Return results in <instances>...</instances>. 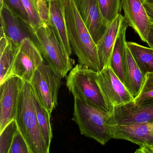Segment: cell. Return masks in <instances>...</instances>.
<instances>
[{"mask_svg":"<svg viewBox=\"0 0 153 153\" xmlns=\"http://www.w3.org/2000/svg\"><path fill=\"white\" fill-rule=\"evenodd\" d=\"M65 16L71 50L79 64L96 71L102 70L97 45L81 19L73 0H66Z\"/></svg>","mask_w":153,"mask_h":153,"instance_id":"cell-1","label":"cell"},{"mask_svg":"<svg viewBox=\"0 0 153 153\" xmlns=\"http://www.w3.org/2000/svg\"><path fill=\"white\" fill-rule=\"evenodd\" d=\"M36 97L29 82L24 81L19 95L16 121L31 153H49L38 123Z\"/></svg>","mask_w":153,"mask_h":153,"instance_id":"cell-2","label":"cell"},{"mask_svg":"<svg viewBox=\"0 0 153 153\" xmlns=\"http://www.w3.org/2000/svg\"><path fill=\"white\" fill-rule=\"evenodd\" d=\"M72 120L77 124L80 133L105 145L114 139V126L111 115L85 101L74 98Z\"/></svg>","mask_w":153,"mask_h":153,"instance_id":"cell-3","label":"cell"},{"mask_svg":"<svg viewBox=\"0 0 153 153\" xmlns=\"http://www.w3.org/2000/svg\"><path fill=\"white\" fill-rule=\"evenodd\" d=\"M31 40L53 71L62 78L72 68L70 58L62 48L55 33L45 22L27 25Z\"/></svg>","mask_w":153,"mask_h":153,"instance_id":"cell-4","label":"cell"},{"mask_svg":"<svg viewBox=\"0 0 153 153\" xmlns=\"http://www.w3.org/2000/svg\"><path fill=\"white\" fill-rule=\"evenodd\" d=\"M97 71L79 64L70 71L66 79V86L74 98L108 112L105 101L97 81Z\"/></svg>","mask_w":153,"mask_h":153,"instance_id":"cell-5","label":"cell"},{"mask_svg":"<svg viewBox=\"0 0 153 153\" xmlns=\"http://www.w3.org/2000/svg\"><path fill=\"white\" fill-rule=\"evenodd\" d=\"M62 79L43 62L36 71L29 83L36 98L51 115L58 105Z\"/></svg>","mask_w":153,"mask_h":153,"instance_id":"cell-6","label":"cell"},{"mask_svg":"<svg viewBox=\"0 0 153 153\" xmlns=\"http://www.w3.org/2000/svg\"><path fill=\"white\" fill-rule=\"evenodd\" d=\"M97 81L110 114L114 108L134 102V98L124 83L110 66L97 71Z\"/></svg>","mask_w":153,"mask_h":153,"instance_id":"cell-7","label":"cell"},{"mask_svg":"<svg viewBox=\"0 0 153 153\" xmlns=\"http://www.w3.org/2000/svg\"><path fill=\"white\" fill-rule=\"evenodd\" d=\"M44 58L30 38L23 40L19 45L12 68L11 76L19 77L30 83Z\"/></svg>","mask_w":153,"mask_h":153,"instance_id":"cell-8","label":"cell"},{"mask_svg":"<svg viewBox=\"0 0 153 153\" xmlns=\"http://www.w3.org/2000/svg\"><path fill=\"white\" fill-rule=\"evenodd\" d=\"M23 83L24 81L19 77L13 76L0 84V132L16 119Z\"/></svg>","mask_w":153,"mask_h":153,"instance_id":"cell-9","label":"cell"},{"mask_svg":"<svg viewBox=\"0 0 153 153\" xmlns=\"http://www.w3.org/2000/svg\"><path fill=\"white\" fill-rule=\"evenodd\" d=\"M111 115L113 125L153 122V98L138 105L132 102L116 107Z\"/></svg>","mask_w":153,"mask_h":153,"instance_id":"cell-10","label":"cell"},{"mask_svg":"<svg viewBox=\"0 0 153 153\" xmlns=\"http://www.w3.org/2000/svg\"><path fill=\"white\" fill-rule=\"evenodd\" d=\"M77 10L96 45L104 33L105 25L98 0H73Z\"/></svg>","mask_w":153,"mask_h":153,"instance_id":"cell-11","label":"cell"},{"mask_svg":"<svg viewBox=\"0 0 153 153\" xmlns=\"http://www.w3.org/2000/svg\"><path fill=\"white\" fill-rule=\"evenodd\" d=\"M124 19L139 36L141 41L148 44L150 30L149 18L142 0H121Z\"/></svg>","mask_w":153,"mask_h":153,"instance_id":"cell-12","label":"cell"},{"mask_svg":"<svg viewBox=\"0 0 153 153\" xmlns=\"http://www.w3.org/2000/svg\"><path fill=\"white\" fill-rule=\"evenodd\" d=\"M65 6L66 0H49L48 17L45 23L54 32L64 51L70 57L72 51L67 31Z\"/></svg>","mask_w":153,"mask_h":153,"instance_id":"cell-13","label":"cell"},{"mask_svg":"<svg viewBox=\"0 0 153 153\" xmlns=\"http://www.w3.org/2000/svg\"><path fill=\"white\" fill-rule=\"evenodd\" d=\"M114 139L128 140L140 146H153V122L114 125Z\"/></svg>","mask_w":153,"mask_h":153,"instance_id":"cell-14","label":"cell"},{"mask_svg":"<svg viewBox=\"0 0 153 153\" xmlns=\"http://www.w3.org/2000/svg\"><path fill=\"white\" fill-rule=\"evenodd\" d=\"M0 18L4 33L16 46L19 47L23 40L30 38L27 25L4 5H1Z\"/></svg>","mask_w":153,"mask_h":153,"instance_id":"cell-15","label":"cell"},{"mask_svg":"<svg viewBox=\"0 0 153 153\" xmlns=\"http://www.w3.org/2000/svg\"><path fill=\"white\" fill-rule=\"evenodd\" d=\"M123 83L135 99L140 93L146 75L139 68L127 43L123 58Z\"/></svg>","mask_w":153,"mask_h":153,"instance_id":"cell-16","label":"cell"},{"mask_svg":"<svg viewBox=\"0 0 153 153\" xmlns=\"http://www.w3.org/2000/svg\"><path fill=\"white\" fill-rule=\"evenodd\" d=\"M123 16L121 13L107 27L104 33L97 44L101 68L109 67L110 59Z\"/></svg>","mask_w":153,"mask_h":153,"instance_id":"cell-17","label":"cell"},{"mask_svg":"<svg viewBox=\"0 0 153 153\" xmlns=\"http://www.w3.org/2000/svg\"><path fill=\"white\" fill-rule=\"evenodd\" d=\"M19 46H16L0 29V84L11 76L12 68Z\"/></svg>","mask_w":153,"mask_h":153,"instance_id":"cell-18","label":"cell"},{"mask_svg":"<svg viewBox=\"0 0 153 153\" xmlns=\"http://www.w3.org/2000/svg\"><path fill=\"white\" fill-rule=\"evenodd\" d=\"M128 23L123 17L110 59L109 66L119 78L124 82L123 61L126 45V32Z\"/></svg>","mask_w":153,"mask_h":153,"instance_id":"cell-19","label":"cell"},{"mask_svg":"<svg viewBox=\"0 0 153 153\" xmlns=\"http://www.w3.org/2000/svg\"><path fill=\"white\" fill-rule=\"evenodd\" d=\"M126 43L141 72L145 75L153 72V48L134 42H127Z\"/></svg>","mask_w":153,"mask_h":153,"instance_id":"cell-20","label":"cell"},{"mask_svg":"<svg viewBox=\"0 0 153 153\" xmlns=\"http://www.w3.org/2000/svg\"><path fill=\"white\" fill-rule=\"evenodd\" d=\"M36 109L41 133L47 149L50 150L53 138L51 125V115L36 98Z\"/></svg>","mask_w":153,"mask_h":153,"instance_id":"cell-21","label":"cell"},{"mask_svg":"<svg viewBox=\"0 0 153 153\" xmlns=\"http://www.w3.org/2000/svg\"><path fill=\"white\" fill-rule=\"evenodd\" d=\"M101 12L107 26L121 11V0H98Z\"/></svg>","mask_w":153,"mask_h":153,"instance_id":"cell-22","label":"cell"},{"mask_svg":"<svg viewBox=\"0 0 153 153\" xmlns=\"http://www.w3.org/2000/svg\"><path fill=\"white\" fill-rule=\"evenodd\" d=\"M18 129L16 121L14 120L0 132V153H9L13 138Z\"/></svg>","mask_w":153,"mask_h":153,"instance_id":"cell-23","label":"cell"},{"mask_svg":"<svg viewBox=\"0 0 153 153\" xmlns=\"http://www.w3.org/2000/svg\"><path fill=\"white\" fill-rule=\"evenodd\" d=\"M7 7L25 25H30V18L22 0H1V5Z\"/></svg>","mask_w":153,"mask_h":153,"instance_id":"cell-24","label":"cell"},{"mask_svg":"<svg viewBox=\"0 0 153 153\" xmlns=\"http://www.w3.org/2000/svg\"><path fill=\"white\" fill-rule=\"evenodd\" d=\"M30 20V25L36 26L42 23L39 0H22Z\"/></svg>","mask_w":153,"mask_h":153,"instance_id":"cell-25","label":"cell"},{"mask_svg":"<svg viewBox=\"0 0 153 153\" xmlns=\"http://www.w3.org/2000/svg\"><path fill=\"white\" fill-rule=\"evenodd\" d=\"M153 98V72L146 73L140 93L134 103L136 105L140 104L145 100Z\"/></svg>","mask_w":153,"mask_h":153,"instance_id":"cell-26","label":"cell"},{"mask_svg":"<svg viewBox=\"0 0 153 153\" xmlns=\"http://www.w3.org/2000/svg\"><path fill=\"white\" fill-rule=\"evenodd\" d=\"M9 153H31L26 140L19 129L15 134Z\"/></svg>","mask_w":153,"mask_h":153,"instance_id":"cell-27","label":"cell"},{"mask_svg":"<svg viewBox=\"0 0 153 153\" xmlns=\"http://www.w3.org/2000/svg\"><path fill=\"white\" fill-rule=\"evenodd\" d=\"M135 153H153V146H140Z\"/></svg>","mask_w":153,"mask_h":153,"instance_id":"cell-28","label":"cell"},{"mask_svg":"<svg viewBox=\"0 0 153 153\" xmlns=\"http://www.w3.org/2000/svg\"><path fill=\"white\" fill-rule=\"evenodd\" d=\"M143 4L149 17V19L153 21V5L146 2H143Z\"/></svg>","mask_w":153,"mask_h":153,"instance_id":"cell-29","label":"cell"},{"mask_svg":"<svg viewBox=\"0 0 153 153\" xmlns=\"http://www.w3.org/2000/svg\"><path fill=\"white\" fill-rule=\"evenodd\" d=\"M150 22V30L148 37V46L149 47L153 46V21L149 19Z\"/></svg>","mask_w":153,"mask_h":153,"instance_id":"cell-30","label":"cell"},{"mask_svg":"<svg viewBox=\"0 0 153 153\" xmlns=\"http://www.w3.org/2000/svg\"><path fill=\"white\" fill-rule=\"evenodd\" d=\"M142 2H146L150 5H153V0H142Z\"/></svg>","mask_w":153,"mask_h":153,"instance_id":"cell-31","label":"cell"},{"mask_svg":"<svg viewBox=\"0 0 153 153\" xmlns=\"http://www.w3.org/2000/svg\"><path fill=\"white\" fill-rule=\"evenodd\" d=\"M39 2H45V3H48L49 0H39Z\"/></svg>","mask_w":153,"mask_h":153,"instance_id":"cell-32","label":"cell"},{"mask_svg":"<svg viewBox=\"0 0 153 153\" xmlns=\"http://www.w3.org/2000/svg\"><path fill=\"white\" fill-rule=\"evenodd\" d=\"M151 48H153V47H151Z\"/></svg>","mask_w":153,"mask_h":153,"instance_id":"cell-33","label":"cell"}]
</instances>
